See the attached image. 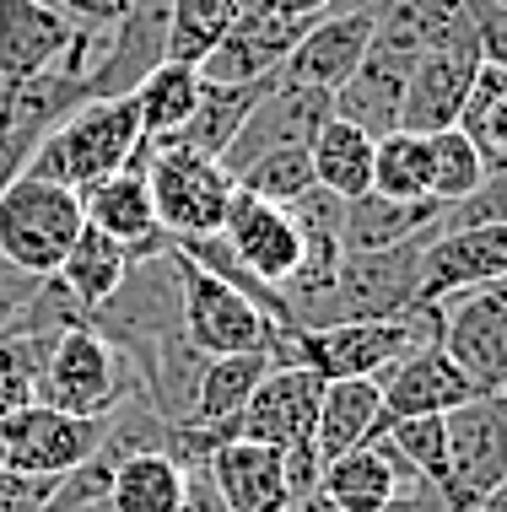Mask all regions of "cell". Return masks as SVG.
Returning <instances> with one entry per match:
<instances>
[{
    "label": "cell",
    "mask_w": 507,
    "mask_h": 512,
    "mask_svg": "<svg viewBox=\"0 0 507 512\" xmlns=\"http://www.w3.org/2000/svg\"><path fill=\"white\" fill-rule=\"evenodd\" d=\"M146 162V135H141V114H135V98H92L71 108L54 130L38 141L27 173L54 178V184L87 195L92 184H103L108 173L135 168Z\"/></svg>",
    "instance_id": "1"
},
{
    "label": "cell",
    "mask_w": 507,
    "mask_h": 512,
    "mask_svg": "<svg viewBox=\"0 0 507 512\" xmlns=\"http://www.w3.org/2000/svg\"><path fill=\"white\" fill-rule=\"evenodd\" d=\"M437 340V302L416 308L405 318H346V324H319V329H292L286 356L319 372L324 383L335 378H383L405 351Z\"/></svg>",
    "instance_id": "2"
},
{
    "label": "cell",
    "mask_w": 507,
    "mask_h": 512,
    "mask_svg": "<svg viewBox=\"0 0 507 512\" xmlns=\"http://www.w3.org/2000/svg\"><path fill=\"white\" fill-rule=\"evenodd\" d=\"M421 238H405L394 248H367V254H346L313 308L297 318V329H319V324H346V318H405L421 308Z\"/></svg>",
    "instance_id": "3"
},
{
    "label": "cell",
    "mask_w": 507,
    "mask_h": 512,
    "mask_svg": "<svg viewBox=\"0 0 507 512\" xmlns=\"http://www.w3.org/2000/svg\"><path fill=\"white\" fill-rule=\"evenodd\" d=\"M135 367L130 356L119 351L108 335L81 318V324H65L49 345V362H44V378H38V405H54L65 415H114L125 399H135Z\"/></svg>",
    "instance_id": "4"
},
{
    "label": "cell",
    "mask_w": 507,
    "mask_h": 512,
    "mask_svg": "<svg viewBox=\"0 0 507 512\" xmlns=\"http://www.w3.org/2000/svg\"><path fill=\"white\" fill-rule=\"evenodd\" d=\"M81 227H87V216H81L76 189L38 173H17L0 195V265L44 281L71 254Z\"/></svg>",
    "instance_id": "5"
},
{
    "label": "cell",
    "mask_w": 507,
    "mask_h": 512,
    "mask_svg": "<svg viewBox=\"0 0 507 512\" xmlns=\"http://www.w3.org/2000/svg\"><path fill=\"white\" fill-rule=\"evenodd\" d=\"M141 168H146V184H152L157 221L173 243L222 232L238 184H232V173L216 157H200L189 146H152Z\"/></svg>",
    "instance_id": "6"
},
{
    "label": "cell",
    "mask_w": 507,
    "mask_h": 512,
    "mask_svg": "<svg viewBox=\"0 0 507 512\" xmlns=\"http://www.w3.org/2000/svg\"><path fill=\"white\" fill-rule=\"evenodd\" d=\"M178 270V313H184V335L200 356H238V351H270L281 324H270L243 292H232L222 275L195 265L189 254L173 248ZM276 356V351H270Z\"/></svg>",
    "instance_id": "7"
},
{
    "label": "cell",
    "mask_w": 507,
    "mask_h": 512,
    "mask_svg": "<svg viewBox=\"0 0 507 512\" xmlns=\"http://www.w3.org/2000/svg\"><path fill=\"white\" fill-rule=\"evenodd\" d=\"M448 432V480H443V507L448 512H475L491 491L507 486V410L502 394H475L459 410L443 415Z\"/></svg>",
    "instance_id": "8"
},
{
    "label": "cell",
    "mask_w": 507,
    "mask_h": 512,
    "mask_svg": "<svg viewBox=\"0 0 507 512\" xmlns=\"http://www.w3.org/2000/svg\"><path fill=\"white\" fill-rule=\"evenodd\" d=\"M437 345L475 394H507V292L491 281L437 302Z\"/></svg>",
    "instance_id": "9"
},
{
    "label": "cell",
    "mask_w": 507,
    "mask_h": 512,
    "mask_svg": "<svg viewBox=\"0 0 507 512\" xmlns=\"http://www.w3.org/2000/svg\"><path fill=\"white\" fill-rule=\"evenodd\" d=\"M103 432H108V415L92 421V415H65L33 399V405H22L17 415L0 421V469L60 480L103 448Z\"/></svg>",
    "instance_id": "10"
},
{
    "label": "cell",
    "mask_w": 507,
    "mask_h": 512,
    "mask_svg": "<svg viewBox=\"0 0 507 512\" xmlns=\"http://www.w3.org/2000/svg\"><path fill=\"white\" fill-rule=\"evenodd\" d=\"M313 27L308 11H292L281 6V0H243L238 17L222 38H216V49L200 60V76L205 81H254V76H270L286 65V54L297 49V38H303Z\"/></svg>",
    "instance_id": "11"
},
{
    "label": "cell",
    "mask_w": 507,
    "mask_h": 512,
    "mask_svg": "<svg viewBox=\"0 0 507 512\" xmlns=\"http://www.w3.org/2000/svg\"><path fill=\"white\" fill-rule=\"evenodd\" d=\"M330 114H335V92L308 87V81H292V76H276V87L259 98V108L243 119V130L232 135V146L222 151V168L238 178V173L259 157V151L308 146Z\"/></svg>",
    "instance_id": "12"
},
{
    "label": "cell",
    "mask_w": 507,
    "mask_h": 512,
    "mask_svg": "<svg viewBox=\"0 0 507 512\" xmlns=\"http://www.w3.org/2000/svg\"><path fill=\"white\" fill-rule=\"evenodd\" d=\"M168 60V0H135L114 27L98 33L87 98H125L152 65Z\"/></svg>",
    "instance_id": "13"
},
{
    "label": "cell",
    "mask_w": 507,
    "mask_h": 512,
    "mask_svg": "<svg viewBox=\"0 0 507 512\" xmlns=\"http://www.w3.org/2000/svg\"><path fill=\"white\" fill-rule=\"evenodd\" d=\"M491 281H507V221L437 232L421 248V308Z\"/></svg>",
    "instance_id": "14"
},
{
    "label": "cell",
    "mask_w": 507,
    "mask_h": 512,
    "mask_svg": "<svg viewBox=\"0 0 507 512\" xmlns=\"http://www.w3.org/2000/svg\"><path fill=\"white\" fill-rule=\"evenodd\" d=\"M222 243L232 248L238 265H249L265 286H286V275L297 270L303 259V227L297 216L276 200H259V195H232L227 205V221H222Z\"/></svg>",
    "instance_id": "15"
},
{
    "label": "cell",
    "mask_w": 507,
    "mask_h": 512,
    "mask_svg": "<svg viewBox=\"0 0 507 512\" xmlns=\"http://www.w3.org/2000/svg\"><path fill=\"white\" fill-rule=\"evenodd\" d=\"M324 378L308 372L303 362H281L259 378L249 405L238 410V437L265 442V448H292V442L313 437V415H319Z\"/></svg>",
    "instance_id": "16"
},
{
    "label": "cell",
    "mask_w": 507,
    "mask_h": 512,
    "mask_svg": "<svg viewBox=\"0 0 507 512\" xmlns=\"http://www.w3.org/2000/svg\"><path fill=\"white\" fill-rule=\"evenodd\" d=\"M481 71V44H448V49H427L405 76V108H400V130L416 135H437L448 124H459L470 81Z\"/></svg>",
    "instance_id": "17"
},
{
    "label": "cell",
    "mask_w": 507,
    "mask_h": 512,
    "mask_svg": "<svg viewBox=\"0 0 507 512\" xmlns=\"http://www.w3.org/2000/svg\"><path fill=\"white\" fill-rule=\"evenodd\" d=\"M367 49H373V6H346V11L335 6V11H324V17H313V27L297 38V49L286 54L281 76L335 92L340 81L362 65Z\"/></svg>",
    "instance_id": "18"
},
{
    "label": "cell",
    "mask_w": 507,
    "mask_h": 512,
    "mask_svg": "<svg viewBox=\"0 0 507 512\" xmlns=\"http://www.w3.org/2000/svg\"><path fill=\"white\" fill-rule=\"evenodd\" d=\"M475 6L470 0H373V49H389L416 65L427 49L470 44Z\"/></svg>",
    "instance_id": "19"
},
{
    "label": "cell",
    "mask_w": 507,
    "mask_h": 512,
    "mask_svg": "<svg viewBox=\"0 0 507 512\" xmlns=\"http://www.w3.org/2000/svg\"><path fill=\"white\" fill-rule=\"evenodd\" d=\"M81 216H87L98 232H108L114 243H125L130 259H152V254H162V248L173 243L168 232H162V221H157L152 184H146L141 162L108 173L103 184H92L87 195H81Z\"/></svg>",
    "instance_id": "20"
},
{
    "label": "cell",
    "mask_w": 507,
    "mask_h": 512,
    "mask_svg": "<svg viewBox=\"0 0 507 512\" xmlns=\"http://www.w3.org/2000/svg\"><path fill=\"white\" fill-rule=\"evenodd\" d=\"M378 394H383V421H400V415H448V410H459L464 399H475L470 378L454 367V356L437 340L405 351L400 362L378 378Z\"/></svg>",
    "instance_id": "21"
},
{
    "label": "cell",
    "mask_w": 507,
    "mask_h": 512,
    "mask_svg": "<svg viewBox=\"0 0 507 512\" xmlns=\"http://www.w3.org/2000/svg\"><path fill=\"white\" fill-rule=\"evenodd\" d=\"M216 496H222L227 512H281L292 502L286 491V469H281V448H265V442L232 437L211 453L205 464Z\"/></svg>",
    "instance_id": "22"
},
{
    "label": "cell",
    "mask_w": 507,
    "mask_h": 512,
    "mask_svg": "<svg viewBox=\"0 0 507 512\" xmlns=\"http://www.w3.org/2000/svg\"><path fill=\"white\" fill-rule=\"evenodd\" d=\"M76 22L60 17L44 0H0V76L27 81L60 65Z\"/></svg>",
    "instance_id": "23"
},
{
    "label": "cell",
    "mask_w": 507,
    "mask_h": 512,
    "mask_svg": "<svg viewBox=\"0 0 507 512\" xmlns=\"http://www.w3.org/2000/svg\"><path fill=\"white\" fill-rule=\"evenodd\" d=\"M276 76H281V71L254 76V81H205V76H200L195 114L178 124V130H173L162 146H189V151H200V157H216V162H222V151L232 146V135L243 130V119L259 108V98L276 87Z\"/></svg>",
    "instance_id": "24"
},
{
    "label": "cell",
    "mask_w": 507,
    "mask_h": 512,
    "mask_svg": "<svg viewBox=\"0 0 507 512\" xmlns=\"http://www.w3.org/2000/svg\"><path fill=\"white\" fill-rule=\"evenodd\" d=\"M405 76H410V60H400V54H389V49H367L362 65L335 87V119L367 130L373 141L389 130H400Z\"/></svg>",
    "instance_id": "25"
},
{
    "label": "cell",
    "mask_w": 507,
    "mask_h": 512,
    "mask_svg": "<svg viewBox=\"0 0 507 512\" xmlns=\"http://www.w3.org/2000/svg\"><path fill=\"white\" fill-rule=\"evenodd\" d=\"M383 426V394H378V378H335L324 383L319 394V415H313V448L319 459L330 464L340 453L373 442Z\"/></svg>",
    "instance_id": "26"
},
{
    "label": "cell",
    "mask_w": 507,
    "mask_h": 512,
    "mask_svg": "<svg viewBox=\"0 0 507 512\" xmlns=\"http://www.w3.org/2000/svg\"><path fill=\"white\" fill-rule=\"evenodd\" d=\"M184 502H189V469L168 448L125 453L103 496L108 512H184Z\"/></svg>",
    "instance_id": "27"
},
{
    "label": "cell",
    "mask_w": 507,
    "mask_h": 512,
    "mask_svg": "<svg viewBox=\"0 0 507 512\" xmlns=\"http://www.w3.org/2000/svg\"><path fill=\"white\" fill-rule=\"evenodd\" d=\"M443 200H389L378 189L346 200V216H340V238H346V254H367V248H394L405 238H421L432 232Z\"/></svg>",
    "instance_id": "28"
},
{
    "label": "cell",
    "mask_w": 507,
    "mask_h": 512,
    "mask_svg": "<svg viewBox=\"0 0 507 512\" xmlns=\"http://www.w3.org/2000/svg\"><path fill=\"white\" fill-rule=\"evenodd\" d=\"M319 491L330 496L340 512H389L400 502L405 480L378 442H362V448H351V453H340V459L324 464Z\"/></svg>",
    "instance_id": "29"
},
{
    "label": "cell",
    "mask_w": 507,
    "mask_h": 512,
    "mask_svg": "<svg viewBox=\"0 0 507 512\" xmlns=\"http://www.w3.org/2000/svg\"><path fill=\"white\" fill-rule=\"evenodd\" d=\"M125 270H130V254H125V243H114L108 232H98L87 221V227L76 232V243H71V254L60 259V270H54V281L65 286V297L81 308V318H87L92 308H103L108 297L119 292V281H125Z\"/></svg>",
    "instance_id": "30"
},
{
    "label": "cell",
    "mask_w": 507,
    "mask_h": 512,
    "mask_svg": "<svg viewBox=\"0 0 507 512\" xmlns=\"http://www.w3.org/2000/svg\"><path fill=\"white\" fill-rule=\"evenodd\" d=\"M373 135L356 130V124L346 119H324L319 135L308 141V162H313V184L330 189V195L340 200H356L373 189Z\"/></svg>",
    "instance_id": "31"
},
{
    "label": "cell",
    "mask_w": 507,
    "mask_h": 512,
    "mask_svg": "<svg viewBox=\"0 0 507 512\" xmlns=\"http://www.w3.org/2000/svg\"><path fill=\"white\" fill-rule=\"evenodd\" d=\"M276 367L270 351H238V356H211L200 367L195 383V405H189L184 426H216V421H238V410L249 405V394L259 389V378Z\"/></svg>",
    "instance_id": "32"
},
{
    "label": "cell",
    "mask_w": 507,
    "mask_h": 512,
    "mask_svg": "<svg viewBox=\"0 0 507 512\" xmlns=\"http://www.w3.org/2000/svg\"><path fill=\"white\" fill-rule=\"evenodd\" d=\"M135 114H141V135H146V151L162 146L168 135L195 114V98H200V65H184V60H162L152 65L141 81H135Z\"/></svg>",
    "instance_id": "33"
},
{
    "label": "cell",
    "mask_w": 507,
    "mask_h": 512,
    "mask_svg": "<svg viewBox=\"0 0 507 512\" xmlns=\"http://www.w3.org/2000/svg\"><path fill=\"white\" fill-rule=\"evenodd\" d=\"M373 189L389 200H432V141L416 130H389L373 146Z\"/></svg>",
    "instance_id": "34"
},
{
    "label": "cell",
    "mask_w": 507,
    "mask_h": 512,
    "mask_svg": "<svg viewBox=\"0 0 507 512\" xmlns=\"http://www.w3.org/2000/svg\"><path fill=\"white\" fill-rule=\"evenodd\" d=\"M378 448L394 453L416 480H427L432 491H443L448 480V432H443V415H400V421H383L378 426Z\"/></svg>",
    "instance_id": "35"
},
{
    "label": "cell",
    "mask_w": 507,
    "mask_h": 512,
    "mask_svg": "<svg viewBox=\"0 0 507 512\" xmlns=\"http://www.w3.org/2000/svg\"><path fill=\"white\" fill-rule=\"evenodd\" d=\"M243 0H168V60L200 65L232 27Z\"/></svg>",
    "instance_id": "36"
},
{
    "label": "cell",
    "mask_w": 507,
    "mask_h": 512,
    "mask_svg": "<svg viewBox=\"0 0 507 512\" xmlns=\"http://www.w3.org/2000/svg\"><path fill=\"white\" fill-rule=\"evenodd\" d=\"M432 141V200H464L470 189L486 184V173H497L486 162V151L470 141V135L459 130V124H448V130L427 135Z\"/></svg>",
    "instance_id": "37"
},
{
    "label": "cell",
    "mask_w": 507,
    "mask_h": 512,
    "mask_svg": "<svg viewBox=\"0 0 507 512\" xmlns=\"http://www.w3.org/2000/svg\"><path fill=\"white\" fill-rule=\"evenodd\" d=\"M232 184L243 195H259V200H276V205H292L297 195L313 189V162H308V146H276V151H259V157L243 168Z\"/></svg>",
    "instance_id": "38"
},
{
    "label": "cell",
    "mask_w": 507,
    "mask_h": 512,
    "mask_svg": "<svg viewBox=\"0 0 507 512\" xmlns=\"http://www.w3.org/2000/svg\"><path fill=\"white\" fill-rule=\"evenodd\" d=\"M54 486L49 475H17V469H0V512H49Z\"/></svg>",
    "instance_id": "39"
},
{
    "label": "cell",
    "mask_w": 507,
    "mask_h": 512,
    "mask_svg": "<svg viewBox=\"0 0 507 512\" xmlns=\"http://www.w3.org/2000/svg\"><path fill=\"white\" fill-rule=\"evenodd\" d=\"M470 6H475V44H481V60L507 71V0H470Z\"/></svg>",
    "instance_id": "40"
},
{
    "label": "cell",
    "mask_w": 507,
    "mask_h": 512,
    "mask_svg": "<svg viewBox=\"0 0 507 512\" xmlns=\"http://www.w3.org/2000/svg\"><path fill=\"white\" fill-rule=\"evenodd\" d=\"M38 141H44V130H33V124H17V119L0 130V195H6V184H11L17 173H27V162H33Z\"/></svg>",
    "instance_id": "41"
},
{
    "label": "cell",
    "mask_w": 507,
    "mask_h": 512,
    "mask_svg": "<svg viewBox=\"0 0 507 512\" xmlns=\"http://www.w3.org/2000/svg\"><path fill=\"white\" fill-rule=\"evenodd\" d=\"M44 6H54L60 17H71L76 27H92V33H103V27H114L119 17H125L135 0H44Z\"/></svg>",
    "instance_id": "42"
},
{
    "label": "cell",
    "mask_w": 507,
    "mask_h": 512,
    "mask_svg": "<svg viewBox=\"0 0 507 512\" xmlns=\"http://www.w3.org/2000/svg\"><path fill=\"white\" fill-rule=\"evenodd\" d=\"M33 292H38V275H22V270L0 265V335H6L11 318H17L27 302H33Z\"/></svg>",
    "instance_id": "43"
},
{
    "label": "cell",
    "mask_w": 507,
    "mask_h": 512,
    "mask_svg": "<svg viewBox=\"0 0 507 512\" xmlns=\"http://www.w3.org/2000/svg\"><path fill=\"white\" fill-rule=\"evenodd\" d=\"M281 512H340V507H335L324 491H308V496H292V502H286Z\"/></svg>",
    "instance_id": "44"
},
{
    "label": "cell",
    "mask_w": 507,
    "mask_h": 512,
    "mask_svg": "<svg viewBox=\"0 0 507 512\" xmlns=\"http://www.w3.org/2000/svg\"><path fill=\"white\" fill-rule=\"evenodd\" d=\"M281 6H292V11H308V17H324V11L335 6V0H281Z\"/></svg>",
    "instance_id": "45"
},
{
    "label": "cell",
    "mask_w": 507,
    "mask_h": 512,
    "mask_svg": "<svg viewBox=\"0 0 507 512\" xmlns=\"http://www.w3.org/2000/svg\"><path fill=\"white\" fill-rule=\"evenodd\" d=\"M6 124H11V81L0 76V130H6Z\"/></svg>",
    "instance_id": "46"
},
{
    "label": "cell",
    "mask_w": 507,
    "mask_h": 512,
    "mask_svg": "<svg viewBox=\"0 0 507 512\" xmlns=\"http://www.w3.org/2000/svg\"><path fill=\"white\" fill-rule=\"evenodd\" d=\"M475 512H507V486H502V491H491V496H486V502L475 507Z\"/></svg>",
    "instance_id": "47"
},
{
    "label": "cell",
    "mask_w": 507,
    "mask_h": 512,
    "mask_svg": "<svg viewBox=\"0 0 507 512\" xmlns=\"http://www.w3.org/2000/svg\"><path fill=\"white\" fill-rule=\"evenodd\" d=\"M87 512H108V507H87Z\"/></svg>",
    "instance_id": "48"
},
{
    "label": "cell",
    "mask_w": 507,
    "mask_h": 512,
    "mask_svg": "<svg viewBox=\"0 0 507 512\" xmlns=\"http://www.w3.org/2000/svg\"><path fill=\"white\" fill-rule=\"evenodd\" d=\"M502 410H507V394H502Z\"/></svg>",
    "instance_id": "49"
}]
</instances>
